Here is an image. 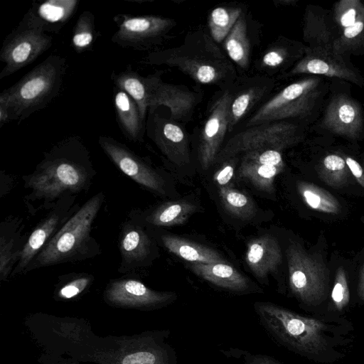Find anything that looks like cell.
Instances as JSON below:
<instances>
[{"label": "cell", "instance_id": "1", "mask_svg": "<svg viewBox=\"0 0 364 364\" xmlns=\"http://www.w3.org/2000/svg\"><path fill=\"white\" fill-rule=\"evenodd\" d=\"M97 171L90 151L77 136H70L44 152L34 171L22 176L28 213L50 210L66 195L89 191Z\"/></svg>", "mask_w": 364, "mask_h": 364}, {"label": "cell", "instance_id": "2", "mask_svg": "<svg viewBox=\"0 0 364 364\" xmlns=\"http://www.w3.org/2000/svg\"><path fill=\"white\" fill-rule=\"evenodd\" d=\"M253 307L275 343L314 362L331 363L341 358V348L352 341L348 321L304 316L270 301H256Z\"/></svg>", "mask_w": 364, "mask_h": 364}, {"label": "cell", "instance_id": "3", "mask_svg": "<svg viewBox=\"0 0 364 364\" xmlns=\"http://www.w3.org/2000/svg\"><path fill=\"white\" fill-rule=\"evenodd\" d=\"M143 63L176 68L198 84L217 85L221 90L237 78L235 64L203 27L188 32L176 47L151 52Z\"/></svg>", "mask_w": 364, "mask_h": 364}, {"label": "cell", "instance_id": "4", "mask_svg": "<svg viewBox=\"0 0 364 364\" xmlns=\"http://www.w3.org/2000/svg\"><path fill=\"white\" fill-rule=\"evenodd\" d=\"M105 198L104 193L100 191L85 201L33 260L24 274L38 268L90 259L100 255V246L91 232Z\"/></svg>", "mask_w": 364, "mask_h": 364}, {"label": "cell", "instance_id": "5", "mask_svg": "<svg viewBox=\"0 0 364 364\" xmlns=\"http://www.w3.org/2000/svg\"><path fill=\"white\" fill-rule=\"evenodd\" d=\"M65 70V58L52 55L4 90L0 100L7 105L10 120L20 122L45 108L58 95Z\"/></svg>", "mask_w": 364, "mask_h": 364}, {"label": "cell", "instance_id": "6", "mask_svg": "<svg viewBox=\"0 0 364 364\" xmlns=\"http://www.w3.org/2000/svg\"><path fill=\"white\" fill-rule=\"evenodd\" d=\"M321 79L309 77L289 84L267 100L252 114L245 127L309 114L320 94Z\"/></svg>", "mask_w": 364, "mask_h": 364}, {"label": "cell", "instance_id": "7", "mask_svg": "<svg viewBox=\"0 0 364 364\" xmlns=\"http://www.w3.org/2000/svg\"><path fill=\"white\" fill-rule=\"evenodd\" d=\"M287 256L292 295L306 307L321 304L326 300L328 290L327 270L323 264L296 243L289 246Z\"/></svg>", "mask_w": 364, "mask_h": 364}, {"label": "cell", "instance_id": "8", "mask_svg": "<svg viewBox=\"0 0 364 364\" xmlns=\"http://www.w3.org/2000/svg\"><path fill=\"white\" fill-rule=\"evenodd\" d=\"M300 139L297 125L287 121L265 123L247 127L235 134L223 146L215 164L258 149H284Z\"/></svg>", "mask_w": 364, "mask_h": 364}, {"label": "cell", "instance_id": "9", "mask_svg": "<svg viewBox=\"0 0 364 364\" xmlns=\"http://www.w3.org/2000/svg\"><path fill=\"white\" fill-rule=\"evenodd\" d=\"M114 21L117 30L112 41L120 47L137 50H149L162 44L176 25L174 19L156 15L118 14Z\"/></svg>", "mask_w": 364, "mask_h": 364}, {"label": "cell", "instance_id": "10", "mask_svg": "<svg viewBox=\"0 0 364 364\" xmlns=\"http://www.w3.org/2000/svg\"><path fill=\"white\" fill-rule=\"evenodd\" d=\"M98 143L107 157L124 175L154 193L166 195L164 176L146 158L139 156L127 145L109 136H100Z\"/></svg>", "mask_w": 364, "mask_h": 364}, {"label": "cell", "instance_id": "11", "mask_svg": "<svg viewBox=\"0 0 364 364\" xmlns=\"http://www.w3.org/2000/svg\"><path fill=\"white\" fill-rule=\"evenodd\" d=\"M52 44L50 36L20 23L3 43L0 60L5 66L0 72V80L32 63Z\"/></svg>", "mask_w": 364, "mask_h": 364}, {"label": "cell", "instance_id": "12", "mask_svg": "<svg viewBox=\"0 0 364 364\" xmlns=\"http://www.w3.org/2000/svg\"><path fill=\"white\" fill-rule=\"evenodd\" d=\"M76 198L77 196L75 195H66L61 198L36 224L28 235L21 258L11 276L23 274L26 268L45 246L77 211L81 205L77 203Z\"/></svg>", "mask_w": 364, "mask_h": 364}, {"label": "cell", "instance_id": "13", "mask_svg": "<svg viewBox=\"0 0 364 364\" xmlns=\"http://www.w3.org/2000/svg\"><path fill=\"white\" fill-rule=\"evenodd\" d=\"M232 100L230 87L222 90L212 102L199 135L198 159L203 169L210 167L223 148L229 132V111Z\"/></svg>", "mask_w": 364, "mask_h": 364}, {"label": "cell", "instance_id": "14", "mask_svg": "<svg viewBox=\"0 0 364 364\" xmlns=\"http://www.w3.org/2000/svg\"><path fill=\"white\" fill-rule=\"evenodd\" d=\"M151 236L148 228L127 217L121 224L118 236L121 257L119 273H134L151 264L156 254Z\"/></svg>", "mask_w": 364, "mask_h": 364}, {"label": "cell", "instance_id": "15", "mask_svg": "<svg viewBox=\"0 0 364 364\" xmlns=\"http://www.w3.org/2000/svg\"><path fill=\"white\" fill-rule=\"evenodd\" d=\"M301 74L321 75L350 81L358 86L364 85L363 79L348 65L343 55L333 48L305 46L303 57L285 74L282 79Z\"/></svg>", "mask_w": 364, "mask_h": 364}, {"label": "cell", "instance_id": "16", "mask_svg": "<svg viewBox=\"0 0 364 364\" xmlns=\"http://www.w3.org/2000/svg\"><path fill=\"white\" fill-rule=\"evenodd\" d=\"M162 73H154L149 99L150 113L159 106H165L170 110L171 119L179 123L189 121L195 108L203 99L202 94L183 85L164 82L161 80Z\"/></svg>", "mask_w": 364, "mask_h": 364}, {"label": "cell", "instance_id": "17", "mask_svg": "<svg viewBox=\"0 0 364 364\" xmlns=\"http://www.w3.org/2000/svg\"><path fill=\"white\" fill-rule=\"evenodd\" d=\"M275 86V79L262 75L237 78L230 86L229 132L259 105Z\"/></svg>", "mask_w": 364, "mask_h": 364}, {"label": "cell", "instance_id": "18", "mask_svg": "<svg viewBox=\"0 0 364 364\" xmlns=\"http://www.w3.org/2000/svg\"><path fill=\"white\" fill-rule=\"evenodd\" d=\"M323 128L350 139H358L363 131L359 105L346 95L333 97L328 105L321 122Z\"/></svg>", "mask_w": 364, "mask_h": 364}, {"label": "cell", "instance_id": "19", "mask_svg": "<svg viewBox=\"0 0 364 364\" xmlns=\"http://www.w3.org/2000/svg\"><path fill=\"white\" fill-rule=\"evenodd\" d=\"M152 130V139L171 163L183 166L190 161L188 138L179 122L155 114Z\"/></svg>", "mask_w": 364, "mask_h": 364}, {"label": "cell", "instance_id": "20", "mask_svg": "<svg viewBox=\"0 0 364 364\" xmlns=\"http://www.w3.org/2000/svg\"><path fill=\"white\" fill-rule=\"evenodd\" d=\"M77 0H48L35 3L20 22L43 32L58 33L74 14Z\"/></svg>", "mask_w": 364, "mask_h": 364}, {"label": "cell", "instance_id": "21", "mask_svg": "<svg viewBox=\"0 0 364 364\" xmlns=\"http://www.w3.org/2000/svg\"><path fill=\"white\" fill-rule=\"evenodd\" d=\"M304 50L305 46L299 42L279 36L258 58L255 68L262 75L271 77L277 74L278 78L303 57Z\"/></svg>", "mask_w": 364, "mask_h": 364}, {"label": "cell", "instance_id": "22", "mask_svg": "<svg viewBox=\"0 0 364 364\" xmlns=\"http://www.w3.org/2000/svg\"><path fill=\"white\" fill-rule=\"evenodd\" d=\"M24 218L9 215L0 223V279L6 280L18 264L28 240Z\"/></svg>", "mask_w": 364, "mask_h": 364}, {"label": "cell", "instance_id": "23", "mask_svg": "<svg viewBox=\"0 0 364 364\" xmlns=\"http://www.w3.org/2000/svg\"><path fill=\"white\" fill-rule=\"evenodd\" d=\"M189 268L198 277L229 291L241 294L262 291L247 277L225 262L191 263Z\"/></svg>", "mask_w": 364, "mask_h": 364}, {"label": "cell", "instance_id": "24", "mask_svg": "<svg viewBox=\"0 0 364 364\" xmlns=\"http://www.w3.org/2000/svg\"><path fill=\"white\" fill-rule=\"evenodd\" d=\"M195 210L188 201H170L146 210L133 208L127 217L147 228L171 227L183 224Z\"/></svg>", "mask_w": 364, "mask_h": 364}, {"label": "cell", "instance_id": "25", "mask_svg": "<svg viewBox=\"0 0 364 364\" xmlns=\"http://www.w3.org/2000/svg\"><path fill=\"white\" fill-rule=\"evenodd\" d=\"M245 261L256 277H267L275 272L282 262L278 241L270 235L252 239L247 245Z\"/></svg>", "mask_w": 364, "mask_h": 364}, {"label": "cell", "instance_id": "26", "mask_svg": "<svg viewBox=\"0 0 364 364\" xmlns=\"http://www.w3.org/2000/svg\"><path fill=\"white\" fill-rule=\"evenodd\" d=\"M109 296L116 300H131L146 304H168L177 299L174 292L151 290L141 282L134 279L113 280L107 290Z\"/></svg>", "mask_w": 364, "mask_h": 364}, {"label": "cell", "instance_id": "27", "mask_svg": "<svg viewBox=\"0 0 364 364\" xmlns=\"http://www.w3.org/2000/svg\"><path fill=\"white\" fill-rule=\"evenodd\" d=\"M111 78L116 88L123 90L134 100L144 122L149 107L154 73L144 77L133 70H127L117 74L113 73Z\"/></svg>", "mask_w": 364, "mask_h": 364}, {"label": "cell", "instance_id": "28", "mask_svg": "<svg viewBox=\"0 0 364 364\" xmlns=\"http://www.w3.org/2000/svg\"><path fill=\"white\" fill-rule=\"evenodd\" d=\"M159 239L170 252L192 263L226 262L218 252L205 245L172 235L162 234Z\"/></svg>", "mask_w": 364, "mask_h": 364}, {"label": "cell", "instance_id": "29", "mask_svg": "<svg viewBox=\"0 0 364 364\" xmlns=\"http://www.w3.org/2000/svg\"><path fill=\"white\" fill-rule=\"evenodd\" d=\"M116 115L126 137L134 142L141 141L144 122L134 100L123 90L116 88L113 97Z\"/></svg>", "mask_w": 364, "mask_h": 364}, {"label": "cell", "instance_id": "30", "mask_svg": "<svg viewBox=\"0 0 364 364\" xmlns=\"http://www.w3.org/2000/svg\"><path fill=\"white\" fill-rule=\"evenodd\" d=\"M223 50L229 59L242 70H248L250 59V41L247 22L243 13L224 39Z\"/></svg>", "mask_w": 364, "mask_h": 364}, {"label": "cell", "instance_id": "31", "mask_svg": "<svg viewBox=\"0 0 364 364\" xmlns=\"http://www.w3.org/2000/svg\"><path fill=\"white\" fill-rule=\"evenodd\" d=\"M304 41L309 48H333L336 36L332 33L325 16L306 8L304 15Z\"/></svg>", "mask_w": 364, "mask_h": 364}, {"label": "cell", "instance_id": "32", "mask_svg": "<svg viewBox=\"0 0 364 364\" xmlns=\"http://www.w3.org/2000/svg\"><path fill=\"white\" fill-rule=\"evenodd\" d=\"M283 169L241 159L237 176L249 181L257 189L271 193L274 191V178Z\"/></svg>", "mask_w": 364, "mask_h": 364}, {"label": "cell", "instance_id": "33", "mask_svg": "<svg viewBox=\"0 0 364 364\" xmlns=\"http://www.w3.org/2000/svg\"><path fill=\"white\" fill-rule=\"evenodd\" d=\"M243 13L238 6H220L211 10L208 16V31L218 44L223 42Z\"/></svg>", "mask_w": 364, "mask_h": 364}, {"label": "cell", "instance_id": "34", "mask_svg": "<svg viewBox=\"0 0 364 364\" xmlns=\"http://www.w3.org/2000/svg\"><path fill=\"white\" fill-rule=\"evenodd\" d=\"M219 194L224 208L232 215L242 220H249L255 215V205L242 191L225 186L219 187Z\"/></svg>", "mask_w": 364, "mask_h": 364}, {"label": "cell", "instance_id": "35", "mask_svg": "<svg viewBox=\"0 0 364 364\" xmlns=\"http://www.w3.org/2000/svg\"><path fill=\"white\" fill-rule=\"evenodd\" d=\"M297 188L304 200L311 208L326 213L339 211L338 200L326 190L306 182H299Z\"/></svg>", "mask_w": 364, "mask_h": 364}, {"label": "cell", "instance_id": "36", "mask_svg": "<svg viewBox=\"0 0 364 364\" xmlns=\"http://www.w3.org/2000/svg\"><path fill=\"white\" fill-rule=\"evenodd\" d=\"M333 49L341 55L347 53H358L364 49V16L339 31L333 43Z\"/></svg>", "mask_w": 364, "mask_h": 364}, {"label": "cell", "instance_id": "37", "mask_svg": "<svg viewBox=\"0 0 364 364\" xmlns=\"http://www.w3.org/2000/svg\"><path fill=\"white\" fill-rule=\"evenodd\" d=\"M72 46L80 53L90 49L95 41V16L90 11H84L73 28Z\"/></svg>", "mask_w": 364, "mask_h": 364}, {"label": "cell", "instance_id": "38", "mask_svg": "<svg viewBox=\"0 0 364 364\" xmlns=\"http://www.w3.org/2000/svg\"><path fill=\"white\" fill-rule=\"evenodd\" d=\"M346 161L340 156H326L320 166L318 174L328 185L338 188L344 184L348 176Z\"/></svg>", "mask_w": 364, "mask_h": 364}, {"label": "cell", "instance_id": "39", "mask_svg": "<svg viewBox=\"0 0 364 364\" xmlns=\"http://www.w3.org/2000/svg\"><path fill=\"white\" fill-rule=\"evenodd\" d=\"M65 282L60 289V296L70 299L82 292L93 281V276L87 272H72L61 277Z\"/></svg>", "mask_w": 364, "mask_h": 364}, {"label": "cell", "instance_id": "40", "mask_svg": "<svg viewBox=\"0 0 364 364\" xmlns=\"http://www.w3.org/2000/svg\"><path fill=\"white\" fill-rule=\"evenodd\" d=\"M331 299L335 309L338 311H343L349 303L350 292L348 280L345 270L342 267L338 269L331 292Z\"/></svg>", "mask_w": 364, "mask_h": 364}, {"label": "cell", "instance_id": "41", "mask_svg": "<svg viewBox=\"0 0 364 364\" xmlns=\"http://www.w3.org/2000/svg\"><path fill=\"white\" fill-rule=\"evenodd\" d=\"M241 159L277 167L284 168L282 151L276 149L252 150L242 154Z\"/></svg>", "mask_w": 364, "mask_h": 364}, {"label": "cell", "instance_id": "42", "mask_svg": "<svg viewBox=\"0 0 364 364\" xmlns=\"http://www.w3.org/2000/svg\"><path fill=\"white\" fill-rule=\"evenodd\" d=\"M220 351L227 357L241 360L244 364H283L272 356L252 353L240 348H230L227 350H220Z\"/></svg>", "mask_w": 364, "mask_h": 364}, {"label": "cell", "instance_id": "43", "mask_svg": "<svg viewBox=\"0 0 364 364\" xmlns=\"http://www.w3.org/2000/svg\"><path fill=\"white\" fill-rule=\"evenodd\" d=\"M237 159V156H235L222 161V167L214 175V181L218 185L228 186L233 176Z\"/></svg>", "mask_w": 364, "mask_h": 364}, {"label": "cell", "instance_id": "44", "mask_svg": "<svg viewBox=\"0 0 364 364\" xmlns=\"http://www.w3.org/2000/svg\"><path fill=\"white\" fill-rule=\"evenodd\" d=\"M346 163L349 170L357 179L358 182L364 187V172L360 164L351 157H346Z\"/></svg>", "mask_w": 364, "mask_h": 364}, {"label": "cell", "instance_id": "45", "mask_svg": "<svg viewBox=\"0 0 364 364\" xmlns=\"http://www.w3.org/2000/svg\"><path fill=\"white\" fill-rule=\"evenodd\" d=\"M10 120L9 112L7 105L0 100V127Z\"/></svg>", "mask_w": 364, "mask_h": 364}, {"label": "cell", "instance_id": "46", "mask_svg": "<svg viewBox=\"0 0 364 364\" xmlns=\"http://www.w3.org/2000/svg\"><path fill=\"white\" fill-rule=\"evenodd\" d=\"M358 296L361 301H364V267L360 273L358 284Z\"/></svg>", "mask_w": 364, "mask_h": 364}, {"label": "cell", "instance_id": "47", "mask_svg": "<svg viewBox=\"0 0 364 364\" xmlns=\"http://www.w3.org/2000/svg\"><path fill=\"white\" fill-rule=\"evenodd\" d=\"M274 4L275 6H291L296 4L297 1L295 0H274Z\"/></svg>", "mask_w": 364, "mask_h": 364}]
</instances>
